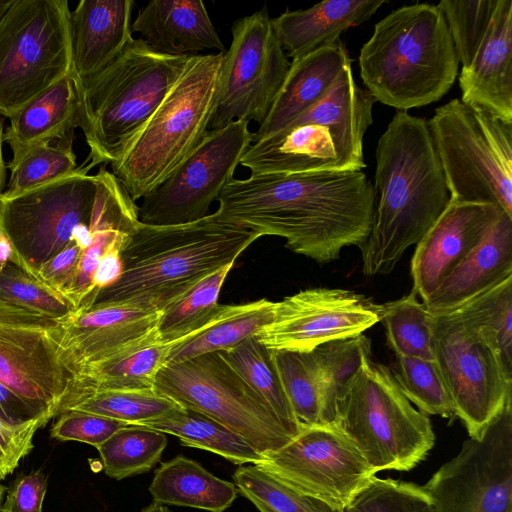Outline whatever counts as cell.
Here are the masks:
<instances>
[{"label": "cell", "instance_id": "56", "mask_svg": "<svg viewBox=\"0 0 512 512\" xmlns=\"http://www.w3.org/2000/svg\"><path fill=\"white\" fill-rule=\"evenodd\" d=\"M141 512H172L166 505L156 501L146 506Z\"/></svg>", "mask_w": 512, "mask_h": 512}, {"label": "cell", "instance_id": "40", "mask_svg": "<svg viewBox=\"0 0 512 512\" xmlns=\"http://www.w3.org/2000/svg\"><path fill=\"white\" fill-rule=\"evenodd\" d=\"M181 407L154 390H100L83 398L67 411L88 412L128 425H143Z\"/></svg>", "mask_w": 512, "mask_h": 512}, {"label": "cell", "instance_id": "3", "mask_svg": "<svg viewBox=\"0 0 512 512\" xmlns=\"http://www.w3.org/2000/svg\"><path fill=\"white\" fill-rule=\"evenodd\" d=\"M259 237L213 213L179 225L140 222L121 248L120 278L99 291L92 305L129 303L163 312L200 279L235 263Z\"/></svg>", "mask_w": 512, "mask_h": 512}, {"label": "cell", "instance_id": "20", "mask_svg": "<svg viewBox=\"0 0 512 512\" xmlns=\"http://www.w3.org/2000/svg\"><path fill=\"white\" fill-rule=\"evenodd\" d=\"M504 212L495 205L450 203L416 245L412 291L425 302L445 277L483 240Z\"/></svg>", "mask_w": 512, "mask_h": 512}, {"label": "cell", "instance_id": "53", "mask_svg": "<svg viewBox=\"0 0 512 512\" xmlns=\"http://www.w3.org/2000/svg\"><path fill=\"white\" fill-rule=\"evenodd\" d=\"M92 240L90 224L82 223L74 228L70 241L74 242L82 250H85L92 244Z\"/></svg>", "mask_w": 512, "mask_h": 512}, {"label": "cell", "instance_id": "33", "mask_svg": "<svg viewBox=\"0 0 512 512\" xmlns=\"http://www.w3.org/2000/svg\"><path fill=\"white\" fill-rule=\"evenodd\" d=\"M219 354L266 402L285 431L292 438L297 436L302 428L284 392L271 350L253 336Z\"/></svg>", "mask_w": 512, "mask_h": 512}, {"label": "cell", "instance_id": "4", "mask_svg": "<svg viewBox=\"0 0 512 512\" xmlns=\"http://www.w3.org/2000/svg\"><path fill=\"white\" fill-rule=\"evenodd\" d=\"M358 61L366 90L398 111L440 100L459 66L443 13L427 3L401 6L377 22Z\"/></svg>", "mask_w": 512, "mask_h": 512}, {"label": "cell", "instance_id": "5", "mask_svg": "<svg viewBox=\"0 0 512 512\" xmlns=\"http://www.w3.org/2000/svg\"><path fill=\"white\" fill-rule=\"evenodd\" d=\"M190 57L169 56L137 38L102 70L76 81L79 128L93 167L112 164L182 73Z\"/></svg>", "mask_w": 512, "mask_h": 512}, {"label": "cell", "instance_id": "7", "mask_svg": "<svg viewBox=\"0 0 512 512\" xmlns=\"http://www.w3.org/2000/svg\"><path fill=\"white\" fill-rule=\"evenodd\" d=\"M332 426L375 473L409 471L435 444L429 417L412 406L391 370L372 359L371 348L340 394Z\"/></svg>", "mask_w": 512, "mask_h": 512}, {"label": "cell", "instance_id": "21", "mask_svg": "<svg viewBox=\"0 0 512 512\" xmlns=\"http://www.w3.org/2000/svg\"><path fill=\"white\" fill-rule=\"evenodd\" d=\"M133 0H81L70 10L71 75L83 81L116 59L134 40Z\"/></svg>", "mask_w": 512, "mask_h": 512}, {"label": "cell", "instance_id": "46", "mask_svg": "<svg viewBox=\"0 0 512 512\" xmlns=\"http://www.w3.org/2000/svg\"><path fill=\"white\" fill-rule=\"evenodd\" d=\"M0 299L54 319L77 310L62 293L11 262L0 270Z\"/></svg>", "mask_w": 512, "mask_h": 512}, {"label": "cell", "instance_id": "2", "mask_svg": "<svg viewBox=\"0 0 512 512\" xmlns=\"http://www.w3.org/2000/svg\"><path fill=\"white\" fill-rule=\"evenodd\" d=\"M375 158V211L359 247L366 276L389 274L451 200L425 118L396 112L377 142Z\"/></svg>", "mask_w": 512, "mask_h": 512}, {"label": "cell", "instance_id": "18", "mask_svg": "<svg viewBox=\"0 0 512 512\" xmlns=\"http://www.w3.org/2000/svg\"><path fill=\"white\" fill-rule=\"evenodd\" d=\"M382 305L338 288H309L275 302L273 319L255 336L271 350L310 352L362 335L381 320Z\"/></svg>", "mask_w": 512, "mask_h": 512}, {"label": "cell", "instance_id": "23", "mask_svg": "<svg viewBox=\"0 0 512 512\" xmlns=\"http://www.w3.org/2000/svg\"><path fill=\"white\" fill-rule=\"evenodd\" d=\"M132 33H137L150 49L169 56L226 52L201 0L150 1L132 22Z\"/></svg>", "mask_w": 512, "mask_h": 512}, {"label": "cell", "instance_id": "47", "mask_svg": "<svg viewBox=\"0 0 512 512\" xmlns=\"http://www.w3.org/2000/svg\"><path fill=\"white\" fill-rule=\"evenodd\" d=\"M127 423L108 417L82 412L66 411L50 429V436L60 441H78L99 447Z\"/></svg>", "mask_w": 512, "mask_h": 512}, {"label": "cell", "instance_id": "30", "mask_svg": "<svg viewBox=\"0 0 512 512\" xmlns=\"http://www.w3.org/2000/svg\"><path fill=\"white\" fill-rule=\"evenodd\" d=\"M153 501L164 505L224 512L236 500L234 482L221 479L200 463L177 455L162 463L149 486Z\"/></svg>", "mask_w": 512, "mask_h": 512}, {"label": "cell", "instance_id": "37", "mask_svg": "<svg viewBox=\"0 0 512 512\" xmlns=\"http://www.w3.org/2000/svg\"><path fill=\"white\" fill-rule=\"evenodd\" d=\"M380 322L387 343L396 356L434 360L432 314L411 291L398 300L382 304Z\"/></svg>", "mask_w": 512, "mask_h": 512}, {"label": "cell", "instance_id": "9", "mask_svg": "<svg viewBox=\"0 0 512 512\" xmlns=\"http://www.w3.org/2000/svg\"><path fill=\"white\" fill-rule=\"evenodd\" d=\"M67 0H11L0 17V115L10 118L71 73Z\"/></svg>", "mask_w": 512, "mask_h": 512}, {"label": "cell", "instance_id": "51", "mask_svg": "<svg viewBox=\"0 0 512 512\" xmlns=\"http://www.w3.org/2000/svg\"><path fill=\"white\" fill-rule=\"evenodd\" d=\"M0 417L19 424L38 418H50L0 383Z\"/></svg>", "mask_w": 512, "mask_h": 512}, {"label": "cell", "instance_id": "35", "mask_svg": "<svg viewBox=\"0 0 512 512\" xmlns=\"http://www.w3.org/2000/svg\"><path fill=\"white\" fill-rule=\"evenodd\" d=\"M167 443L165 433L142 425H128L97 450L105 474L122 480L149 472L160 461Z\"/></svg>", "mask_w": 512, "mask_h": 512}, {"label": "cell", "instance_id": "8", "mask_svg": "<svg viewBox=\"0 0 512 512\" xmlns=\"http://www.w3.org/2000/svg\"><path fill=\"white\" fill-rule=\"evenodd\" d=\"M427 121L451 201L492 204L512 217V122L460 99Z\"/></svg>", "mask_w": 512, "mask_h": 512}, {"label": "cell", "instance_id": "41", "mask_svg": "<svg viewBox=\"0 0 512 512\" xmlns=\"http://www.w3.org/2000/svg\"><path fill=\"white\" fill-rule=\"evenodd\" d=\"M233 482L260 512H342L288 487L256 464L239 466Z\"/></svg>", "mask_w": 512, "mask_h": 512}, {"label": "cell", "instance_id": "6", "mask_svg": "<svg viewBox=\"0 0 512 512\" xmlns=\"http://www.w3.org/2000/svg\"><path fill=\"white\" fill-rule=\"evenodd\" d=\"M223 55L190 57L120 158L111 164L112 174L134 202L158 185L209 131Z\"/></svg>", "mask_w": 512, "mask_h": 512}, {"label": "cell", "instance_id": "13", "mask_svg": "<svg viewBox=\"0 0 512 512\" xmlns=\"http://www.w3.org/2000/svg\"><path fill=\"white\" fill-rule=\"evenodd\" d=\"M245 121H232L209 130L199 144L151 191L138 206L139 221L169 226L200 220L209 215L240 160L252 144L254 133Z\"/></svg>", "mask_w": 512, "mask_h": 512}, {"label": "cell", "instance_id": "31", "mask_svg": "<svg viewBox=\"0 0 512 512\" xmlns=\"http://www.w3.org/2000/svg\"><path fill=\"white\" fill-rule=\"evenodd\" d=\"M274 308L275 302L267 299L222 305L218 314L206 326L171 349L166 364L233 348L245 339L256 336L270 324Z\"/></svg>", "mask_w": 512, "mask_h": 512}, {"label": "cell", "instance_id": "54", "mask_svg": "<svg viewBox=\"0 0 512 512\" xmlns=\"http://www.w3.org/2000/svg\"><path fill=\"white\" fill-rule=\"evenodd\" d=\"M4 122L5 117L0 115V196L6 188L7 178V164L3 157V143H4Z\"/></svg>", "mask_w": 512, "mask_h": 512}, {"label": "cell", "instance_id": "59", "mask_svg": "<svg viewBox=\"0 0 512 512\" xmlns=\"http://www.w3.org/2000/svg\"><path fill=\"white\" fill-rule=\"evenodd\" d=\"M506 512H512V506H511V507H509V508L506 510Z\"/></svg>", "mask_w": 512, "mask_h": 512}, {"label": "cell", "instance_id": "29", "mask_svg": "<svg viewBox=\"0 0 512 512\" xmlns=\"http://www.w3.org/2000/svg\"><path fill=\"white\" fill-rule=\"evenodd\" d=\"M4 142L18 160L34 146L66 139L79 128V102L74 77L67 75L10 118Z\"/></svg>", "mask_w": 512, "mask_h": 512}, {"label": "cell", "instance_id": "49", "mask_svg": "<svg viewBox=\"0 0 512 512\" xmlns=\"http://www.w3.org/2000/svg\"><path fill=\"white\" fill-rule=\"evenodd\" d=\"M48 479L41 470L19 474L9 487L0 512H42Z\"/></svg>", "mask_w": 512, "mask_h": 512}, {"label": "cell", "instance_id": "12", "mask_svg": "<svg viewBox=\"0 0 512 512\" xmlns=\"http://www.w3.org/2000/svg\"><path fill=\"white\" fill-rule=\"evenodd\" d=\"M91 169L84 161L68 175L0 196V229L14 249L11 263L36 277L39 267L67 246L75 227L90 224L97 189Z\"/></svg>", "mask_w": 512, "mask_h": 512}, {"label": "cell", "instance_id": "55", "mask_svg": "<svg viewBox=\"0 0 512 512\" xmlns=\"http://www.w3.org/2000/svg\"><path fill=\"white\" fill-rule=\"evenodd\" d=\"M14 257V249L10 240L3 235L0 238V270L9 262H12Z\"/></svg>", "mask_w": 512, "mask_h": 512}, {"label": "cell", "instance_id": "60", "mask_svg": "<svg viewBox=\"0 0 512 512\" xmlns=\"http://www.w3.org/2000/svg\"><path fill=\"white\" fill-rule=\"evenodd\" d=\"M3 235H4V234H3L2 230L0 229V238H1Z\"/></svg>", "mask_w": 512, "mask_h": 512}, {"label": "cell", "instance_id": "39", "mask_svg": "<svg viewBox=\"0 0 512 512\" xmlns=\"http://www.w3.org/2000/svg\"><path fill=\"white\" fill-rule=\"evenodd\" d=\"M74 135L29 149L7 168L10 177L1 197L7 198L68 175L77 168Z\"/></svg>", "mask_w": 512, "mask_h": 512}, {"label": "cell", "instance_id": "15", "mask_svg": "<svg viewBox=\"0 0 512 512\" xmlns=\"http://www.w3.org/2000/svg\"><path fill=\"white\" fill-rule=\"evenodd\" d=\"M231 31L232 41L221 65L212 129L232 121L260 125L290 66L266 7L236 20Z\"/></svg>", "mask_w": 512, "mask_h": 512}, {"label": "cell", "instance_id": "50", "mask_svg": "<svg viewBox=\"0 0 512 512\" xmlns=\"http://www.w3.org/2000/svg\"><path fill=\"white\" fill-rule=\"evenodd\" d=\"M82 251L78 245L70 241L65 248L39 267L36 277L63 294L75 275Z\"/></svg>", "mask_w": 512, "mask_h": 512}, {"label": "cell", "instance_id": "27", "mask_svg": "<svg viewBox=\"0 0 512 512\" xmlns=\"http://www.w3.org/2000/svg\"><path fill=\"white\" fill-rule=\"evenodd\" d=\"M240 165L250 175L340 170L332 135L318 124L288 127L252 142Z\"/></svg>", "mask_w": 512, "mask_h": 512}, {"label": "cell", "instance_id": "57", "mask_svg": "<svg viewBox=\"0 0 512 512\" xmlns=\"http://www.w3.org/2000/svg\"><path fill=\"white\" fill-rule=\"evenodd\" d=\"M10 1L11 0H0V17L4 13V11L8 7V5L10 4Z\"/></svg>", "mask_w": 512, "mask_h": 512}, {"label": "cell", "instance_id": "58", "mask_svg": "<svg viewBox=\"0 0 512 512\" xmlns=\"http://www.w3.org/2000/svg\"><path fill=\"white\" fill-rule=\"evenodd\" d=\"M4 494H5V487L0 483V507L2 505Z\"/></svg>", "mask_w": 512, "mask_h": 512}, {"label": "cell", "instance_id": "32", "mask_svg": "<svg viewBox=\"0 0 512 512\" xmlns=\"http://www.w3.org/2000/svg\"><path fill=\"white\" fill-rule=\"evenodd\" d=\"M142 426L171 434L182 445L213 452L235 465L259 464L263 456L215 420L183 407Z\"/></svg>", "mask_w": 512, "mask_h": 512}, {"label": "cell", "instance_id": "16", "mask_svg": "<svg viewBox=\"0 0 512 512\" xmlns=\"http://www.w3.org/2000/svg\"><path fill=\"white\" fill-rule=\"evenodd\" d=\"M423 486L435 512H506L512 506V401Z\"/></svg>", "mask_w": 512, "mask_h": 512}, {"label": "cell", "instance_id": "1", "mask_svg": "<svg viewBox=\"0 0 512 512\" xmlns=\"http://www.w3.org/2000/svg\"><path fill=\"white\" fill-rule=\"evenodd\" d=\"M217 201L219 221L281 237L293 252L326 264L365 242L376 195L362 171L322 170L233 178Z\"/></svg>", "mask_w": 512, "mask_h": 512}, {"label": "cell", "instance_id": "43", "mask_svg": "<svg viewBox=\"0 0 512 512\" xmlns=\"http://www.w3.org/2000/svg\"><path fill=\"white\" fill-rule=\"evenodd\" d=\"M456 309L490 334L512 377V276Z\"/></svg>", "mask_w": 512, "mask_h": 512}, {"label": "cell", "instance_id": "17", "mask_svg": "<svg viewBox=\"0 0 512 512\" xmlns=\"http://www.w3.org/2000/svg\"><path fill=\"white\" fill-rule=\"evenodd\" d=\"M256 465L293 490L340 510L376 475L357 448L328 425L302 428Z\"/></svg>", "mask_w": 512, "mask_h": 512}, {"label": "cell", "instance_id": "38", "mask_svg": "<svg viewBox=\"0 0 512 512\" xmlns=\"http://www.w3.org/2000/svg\"><path fill=\"white\" fill-rule=\"evenodd\" d=\"M370 348V340L362 334L327 342L311 351L322 385L323 425H333L338 398Z\"/></svg>", "mask_w": 512, "mask_h": 512}, {"label": "cell", "instance_id": "45", "mask_svg": "<svg viewBox=\"0 0 512 512\" xmlns=\"http://www.w3.org/2000/svg\"><path fill=\"white\" fill-rule=\"evenodd\" d=\"M342 512H435L424 486L373 476Z\"/></svg>", "mask_w": 512, "mask_h": 512}, {"label": "cell", "instance_id": "52", "mask_svg": "<svg viewBox=\"0 0 512 512\" xmlns=\"http://www.w3.org/2000/svg\"><path fill=\"white\" fill-rule=\"evenodd\" d=\"M122 246L123 244L115 245L102 256L92 278L95 297L99 291L113 285L120 278L122 274L120 254Z\"/></svg>", "mask_w": 512, "mask_h": 512}, {"label": "cell", "instance_id": "11", "mask_svg": "<svg viewBox=\"0 0 512 512\" xmlns=\"http://www.w3.org/2000/svg\"><path fill=\"white\" fill-rule=\"evenodd\" d=\"M434 360L455 416L480 437L512 401V377L488 332L459 309L434 314Z\"/></svg>", "mask_w": 512, "mask_h": 512}, {"label": "cell", "instance_id": "25", "mask_svg": "<svg viewBox=\"0 0 512 512\" xmlns=\"http://www.w3.org/2000/svg\"><path fill=\"white\" fill-rule=\"evenodd\" d=\"M512 276V217L503 213L483 240L423 302L432 313L456 309Z\"/></svg>", "mask_w": 512, "mask_h": 512}, {"label": "cell", "instance_id": "10", "mask_svg": "<svg viewBox=\"0 0 512 512\" xmlns=\"http://www.w3.org/2000/svg\"><path fill=\"white\" fill-rule=\"evenodd\" d=\"M153 389L183 408L225 426L262 456L292 439L266 402L219 352L165 364Z\"/></svg>", "mask_w": 512, "mask_h": 512}, {"label": "cell", "instance_id": "24", "mask_svg": "<svg viewBox=\"0 0 512 512\" xmlns=\"http://www.w3.org/2000/svg\"><path fill=\"white\" fill-rule=\"evenodd\" d=\"M375 102L366 89L359 88L355 83L350 63L342 70L328 94L285 128L303 124L328 128L340 170L361 171L366 167L363 137L373 122L372 108Z\"/></svg>", "mask_w": 512, "mask_h": 512}, {"label": "cell", "instance_id": "44", "mask_svg": "<svg viewBox=\"0 0 512 512\" xmlns=\"http://www.w3.org/2000/svg\"><path fill=\"white\" fill-rule=\"evenodd\" d=\"M497 4L498 0H443L436 5L444 15L462 68L475 57Z\"/></svg>", "mask_w": 512, "mask_h": 512}, {"label": "cell", "instance_id": "48", "mask_svg": "<svg viewBox=\"0 0 512 512\" xmlns=\"http://www.w3.org/2000/svg\"><path fill=\"white\" fill-rule=\"evenodd\" d=\"M48 421V418H38L14 424L0 417V480L12 474L20 460L31 452L36 431Z\"/></svg>", "mask_w": 512, "mask_h": 512}, {"label": "cell", "instance_id": "42", "mask_svg": "<svg viewBox=\"0 0 512 512\" xmlns=\"http://www.w3.org/2000/svg\"><path fill=\"white\" fill-rule=\"evenodd\" d=\"M392 374L419 411L444 418L455 417L453 404L435 360L396 356Z\"/></svg>", "mask_w": 512, "mask_h": 512}, {"label": "cell", "instance_id": "26", "mask_svg": "<svg viewBox=\"0 0 512 512\" xmlns=\"http://www.w3.org/2000/svg\"><path fill=\"white\" fill-rule=\"evenodd\" d=\"M350 63L340 40L292 59L267 117L254 132L253 142L279 132L320 102Z\"/></svg>", "mask_w": 512, "mask_h": 512}, {"label": "cell", "instance_id": "36", "mask_svg": "<svg viewBox=\"0 0 512 512\" xmlns=\"http://www.w3.org/2000/svg\"><path fill=\"white\" fill-rule=\"evenodd\" d=\"M271 356L300 427L323 425L322 387L312 352L271 350Z\"/></svg>", "mask_w": 512, "mask_h": 512}, {"label": "cell", "instance_id": "14", "mask_svg": "<svg viewBox=\"0 0 512 512\" xmlns=\"http://www.w3.org/2000/svg\"><path fill=\"white\" fill-rule=\"evenodd\" d=\"M62 339L61 319L0 299V383L50 419L75 381Z\"/></svg>", "mask_w": 512, "mask_h": 512}, {"label": "cell", "instance_id": "22", "mask_svg": "<svg viewBox=\"0 0 512 512\" xmlns=\"http://www.w3.org/2000/svg\"><path fill=\"white\" fill-rule=\"evenodd\" d=\"M461 101L512 122V0L497 8L475 57L459 75Z\"/></svg>", "mask_w": 512, "mask_h": 512}, {"label": "cell", "instance_id": "28", "mask_svg": "<svg viewBox=\"0 0 512 512\" xmlns=\"http://www.w3.org/2000/svg\"><path fill=\"white\" fill-rule=\"evenodd\" d=\"M385 0H325L272 18L276 36L292 59L338 42L350 27L367 21Z\"/></svg>", "mask_w": 512, "mask_h": 512}, {"label": "cell", "instance_id": "34", "mask_svg": "<svg viewBox=\"0 0 512 512\" xmlns=\"http://www.w3.org/2000/svg\"><path fill=\"white\" fill-rule=\"evenodd\" d=\"M234 264L209 273L167 307L157 324L158 340L181 341L206 326L222 307L218 303L220 291Z\"/></svg>", "mask_w": 512, "mask_h": 512}, {"label": "cell", "instance_id": "19", "mask_svg": "<svg viewBox=\"0 0 512 512\" xmlns=\"http://www.w3.org/2000/svg\"><path fill=\"white\" fill-rule=\"evenodd\" d=\"M161 313L129 303L77 309L61 319L65 366L76 378L88 367L158 339Z\"/></svg>", "mask_w": 512, "mask_h": 512}]
</instances>
